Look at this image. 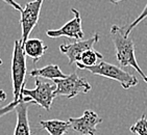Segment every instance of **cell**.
I'll list each match as a JSON object with an SVG mask.
<instances>
[{
    "instance_id": "14",
    "label": "cell",
    "mask_w": 147,
    "mask_h": 135,
    "mask_svg": "<svg viewBox=\"0 0 147 135\" xmlns=\"http://www.w3.org/2000/svg\"><path fill=\"white\" fill-rule=\"evenodd\" d=\"M103 58L101 53H99L98 51L90 49V50L85 51L82 54V56L79 58V61L76 62V67L79 70H82L84 68L87 67H93V65L98 63V60H101Z\"/></svg>"
},
{
    "instance_id": "11",
    "label": "cell",
    "mask_w": 147,
    "mask_h": 135,
    "mask_svg": "<svg viewBox=\"0 0 147 135\" xmlns=\"http://www.w3.org/2000/svg\"><path fill=\"white\" fill-rule=\"evenodd\" d=\"M23 51L26 56L30 57L34 63H37L45 54L48 47L40 39H28L23 44Z\"/></svg>"
},
{
    "instance_id": "2",
    "label": "cell",
    "mask_w": 147,
    "mask_h": 135,
    "mask_svg": "<svg viewBox=\"0 0 147 135\" xmlns=\"http://www.w3.org/2000/svg\"><path fill=\"white\" fill-rule=\"evenodd\" d=\"M82 70L89 71L91 74H94V75H98V76L118 81L124 90H128L130 87L136 86L139 83L138 78L134 76L133 74L128 73L123 69L119 68L118 65H112L110 62L103 61V60H101L93 67L84 68Z\"/></svg>"
},
{
    "instance_id": "12",
    "label": "cell",
    "mask_w": 147,
    "mask_h": 135,
    "mask_svg": "<svg viewBox=\"0 0 147 135\" xmlns=\"http://www.w3.org/2000/svg\"><path fill=\"white\" fill-rule=\"evenodd\" d=\"M30 76L34 78H47V79H64L67 75L63 73L61 68L57 65H48L44 68H36L30 71Z\"/></svg>"
},
{
    "instance_id": "5",
    "label": "cell",
    "mask_w": 147,
    "mask_h": 135,
    "mask_svg": "<svg viewBox=\"0 0 147 135\" xmlns=\"http://www.w3.org/2000/svg\"><path fill=\"white\" fill-rule=\"evenodd\" d=\"M55 84H52L50 82H44L40 78H36V87L34 90H28L24 86L21 90V98L27 97L32 101V103L49 111L53 99L55 98Z\"/></svg>"
},
{
    "instance_id": "15",
    "label": "cell",
    "mask_w": 147,
    "mask_h": 135,
    "mask_svg": "<svg viewBox=\"0 0 147 135\" xmlns=\"http://www.w3.org/2000/svg\"><path fill=\"white\" fill-rule=\"evenodd\" d=\"M129 130L135 134L138 135H147V116L146 114H143L139 118L136 123L130 127Z\"/></svg>"
},
{
    "instance_id": "6",
    "label": "cell",
    "mask_w": 147,
    "mask_h": 135,
    "mask_svg": "<svg viewBox=\"0 0 147 135\" xmlns=\"http://www.w3.org/2000/svg\"><path fill=\"white\" fill-rule=\"evenodd\" d=\"M44 0H32L25 4V7L23 9L21 13V19H20V25L22 30L21 35V44H23L28 39L29 34L32 31V29L36 27V25L39 22L40 13L42 9V4Z\"/></svg>"
},
{
    "instance_id": "21",
    "label": "cell",
    "mask_w": 147,
    "mask_h": 135,
    "mask_svg": "<svg viewBox=\"0 0 147 135\" xmlns=\"http://www.w3.org/2000/svg\"><path fill=\"white\" fill-rule=\"evenodd\" d=\"M2 63H3V61H2V59H1V58H0V65H2Z\"/></svg>"
},
{
    "instance_id": "13",
    "label": "cell",
    "mask_w": 147,
    "mask_h": 135,
    "mask_svg": "<svg viewBox=\"0 0 147 135\" xmlns=\"http://www.w3.org/2000/svg\"><path fill=\"white\" fill-rule=\"evenodd\" d=\"M40 125L43 129L46 130L50 135H65L71 128L69 121H61V120H48L41 121Z\"/></svg>"
},
{
    "instance_id": "1",
    "label": "cell",
    "mask_w": 147,
    "mask_h": 135,
    "mask_svg": "<svg viewBox=\"0 0 147 135\" xmlns=\"http://www.w3.org/2000/svg\"><path fill=\"white\" fill-rule=\"evenodd\" d=\"M111 39L113 41L116 51V58L121 67H131L138 72L145 82H147V75L142 71L135 54V43L129 34L125 32L124 26L113 25L111 27Z\"/></svg>"
},
{
    "instance_id": "8",
    "label": "cell",
    "mask_w": 147,
    "mask_h": 135,
    "mask_svg": "<svg viewBox=\"0 0 147 135\" xmlns=\"http://www.w3.org/2000/svg\"><path fill=\"white\" fill-rule=\"evenodd\" d=\"M71 129L80 135H96V127L102 123V118L92 110H86L80 118L68 120Z\"/></svg>"
},
{
    "instance_id": "7",
    "label": "cell",
    "mask_w": 147,
    "mask_h": 135,
    "mask_svg": "<svg viewBox=\"0 0 147 135\" xmlns=\"http://www.w3.org/2000/svg\"><path fill=\"white\" fill-rule=\"evenodd\" d=\"M74 17L67 22L64 26L59 29H49L46 31V34L51 39H57V37H68L73 39L75 41H80L84 37V31L82 26V17L80 13L75 9H71Z\"/></svg>"
},
{
    "instance_id": "17",
    "label": "cell",
    "mask_w": 147,
    "mask_h": 135,
    "mask_svg": "<svg viewBox=\"0 0 147 135\" xmlns=\"http://www.w3.org/2000/svg\"><path fill=\"white\" fill-rule=\"evenodd\" d=\"M18 102L13 101L11 103H9V105H6V106L0 107V118H2L3 116H5V114H7V113L11 112V110H14L15 108H16V106L18 105Z\"/></svg>"
},
{
    "instance_id": "19",
    "label": "cell",
    "mask_w": 147,
    "mask_h": 135,
    "mask_svg": "<svg viewBox=\"0 0 147 135\" xmlns=\"http://www.w3.org/2000/svg\"><path fill=\"white\" fill-rule=\"evenodd\" d=\"M5 99H6V94H5V92H4V90H0V102L4 101Z\"/></svg>"
},
{
    "instance_id": "9",
    "label": "cell",
    "mask_w": 147,
    "mask_h": 135,
    "mask_svg": "<svg viewBox=\"0 0 147 135\" xmlns=\"http://www.w3.org/2000/svg\"><path fill=\"white\" fill-rule=\"evenodd\" d=\"M99 41V34L95 33L88 39H80L73 43L62 44L59 46V51L65 54L69 59V65H73L79 61L82 54L87 50L93 49V46Z\"/></svg>"
},
{
    "instance_id": "16",
    "label": "cell",
    "mask_w": 147,
    "mask_h": 135,
    "mask_svg": "<svg viewBox=\"0 0 147 135\" xmlns=\"http://www.w3.org/2000/svg\"><path fill=\"white\" fill-rule=\"evenodd\" d=\"M146 18H147V4L145 5L144 9L142 11V13L140 14V16H139L138 18H136V20H135V21H133V22L130 23V24H128V25L124 26L125 32H126L127 34H130L131 30H133L136 26H138L139 24L142 22V21H144V19H146Z\"/></svg>"
},
{
    "instance_id": "4",
    "label": "cell",
    "mask_w": 147,
    "mask_h": 135,
    "mask_svg": "<svg viewBox=\"0 0 147 135\" xmlns=\"http://www.w3.org/2000/svg\"><path fill=\"white\" fill-rule=\"evenodd\" d=\"M53 83L55 84L54 96L55 97H67L72 99L78 96L79 94H87L92 88L86 78L79 77L76 73H72L64 79H53Z\"/></svg>"
},
{
    "instance_id": "10",
    "label": "cell",
    "mask_w": 147,
    "mask_h": 135,
    "mask_svg": "<svg viewBox=\"0 0 147 135\" xmlns=\"http://www.w3.org/2000/svg\"><path fill=\"white\" fill-rule=\"evenodd\" d=\"M32 103L27 97H22L18 102L15 110L17 112V124L14 135H31L28 120V107Z\"/></svg>"
},
{
    "instance_id": "3",
    "label": "cell",
    "mask_w": 147,
    "mask_h": 135,
    "mask_svg": "<svg viewBox=\"0 0 147 135\" xmlns=\"http://www.w3.org/2000/svg\"><path fill=\"white\" fill-rule=\"evenodd\" d=\"M26 77V55L23 51L20 39H16L11 57V81L14 101H20L21 90L25 86Z\"/></svg>"
},
{
    "instance_id": "20",
    "label": "cell",
    "mask_w": 147,
    "mask_h": 135,
    "mask_svg": "<svg viewBox=\"0 0 147 135\" xmlns=\"http://www.w3.org/2000/svg\"><path fill=\"white\" fill-rule=\"evenodd\" d=\"M112 4H117V3L121 2V1H124V0H109Z\"/></svg>"
},
{
    "instance_id": "18",
    "label": "cell",
    "mask_w": 147,
    "mask_h": 135,
    "mask_svg": "<svg viewBox=\"0 0 147 135\" xmlns=\"http://www.w3.org/2000/svg\"><path fill=\"white\" fill-rule=\"evenodd\" d=\"M3 2H5L6 4H9V6H11V7H14L16 11H19L20 13H22L23 9H22V6L20 5L19 3H17L15 0H2Z\"/></svg>"
}]
</instances>
